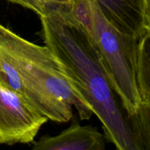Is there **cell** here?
Listing matches in <instances>:
<instances>
[{
  "label": "cell",
  "mask_w": 150,
  "mask_h": 150,
  "mask_svg": "<svg viewBox=\"0 0 150 150\" xmlns=\"http://www.w3.org/2000/svg\"><path fill=\"white\" fill-rule=\"evenodd\" d=\"M40 20L44 43L59 62L76 93L101 122L105 138L119 150H138L100 55L71 7H46Z\"/></svg>",
  "instance_id": "cell-1"
},
{
  "label": "cell",
  "mask_w": 150,
  "mask_h": 150,
  "mask_svg": "<svg viewBox=\"0 0 150 150\" xmlns=\"http://www.w3.org/2000/svg\"><path fill=\"white\" fill-rule=\"evenodd\" d=\"M0 82L56 122L70 121L73 107L81 120H89L93 114L47 45L33 43L1 23Z\"/></svg>",
  "instance_id": "cell-2"
},
{
  "label": "cell",
  "mask_w": 150,
  "mask_h": 150,
  "mask_svg": "<svg viewBox=\"0 0 150 150\" xmlns=\"http://www.w3.org/2000/svg\"><path fill=\"white\" fill-rule=\"evenodd\" d=\"M71 12L90 36L127 116L142 103L136 79L139 38L119 30L96 0H73Z\"/></svg>",
  "instance_id": "cell-3"
},
{
  "label": "cell",
  "mask_w": 150,
  "mask_h": 150,
  "mask_svg": "<svg viewBox=\"0 0 150 150\" xmlns=\"http://www.w3.org/2000/svg\"><path fill=\"white\" fill-rule=\"evenodd\" d=\"M48 118L24 97L0 82V144H29Z\"/></svg>",
  "instance_id": "cell-4"
},
{
  "label": "cell",
  "mask_w": 150,
  "mask_h": 150,
  "mask_svg": "<svg viewBox=\"0 0 150 150\" xmlns=\"http://www.w3.org/2000/svg\"><path fill=\"white\" fill-rule=\"evenodd\" d=\"M105 139L96 128L74 123L56 136H42L33 142L34 150H103Z\"/></svg>",
  "instance_id": "cell-5"
},
{
  "label": "cell",
  "mask_w": 150,
  "mask_h": 150,
  "mask_svg": "<svg viewBox=\"0 0 150 150\" xmlns=\"http://www.w3.org/2000/svg\"><path fill=\"white\" fill-rule=\"evenodd\" d=\"M108 21L119 30L140 39L142 0H96Z\"/></svg>",
  "instance_id": "cell-6"
},
{
  "label": "cell",
  "mask_w": 150,
  "mask_h": 150,
  "mask_svg": "<svg viewBox=\"0 0 150 150\" xmlns=\"http://www.w3.org/2000/svg\"><path fill=\"white\" fill-rule=\"evenodd\" d=\"M136 79L142 101L150 102V33H145L139 41Z\"/></svg>",
  "instance_id": "cell-7"
},
{
  "label": "cell",
  "mask_w": 150,
  "mask_h": 150,
  "mask_svg": "<svg viewBox=\"0 0 150 150\" xmlns=\"http://www.w3.org/2000/svg\"><path fill=\"white\" fill-rule=\"evenodd\" d=\"M127 119L138 150H150V102L142 101Z\"/></svg>",
  "instance_id": "cell-8"
},
{
  "label": "cell",
  "mask_w": 150,
  "mask_h": 150,
  "mask_svg": "<svg viewBox=\"0 0 150 150\" xmlns=\"http://www.w3.org/2000/svg\"><path fill=\"white\" fill-rule=\"evenodd\" d=\"M11 2L21 5L26 8L35 12L38 16H44L46 12V7L42 0H8Z\"/></svg>",
  "instance_id": "cell-9"
},
{
  "label": "cell",
  "mask_w": 150,
  "mask_h": 150,
  "mask_svg": "<svg viewBox=\"0 0 150 150\" xmlns=\"http://www.w3.org/2000/svg\"><path fill=\"white\" fill-rule=\"evenodd\" d=\"M142 26L143 33H150V0H142Z\"/></svg>",
  "instance_id": "cell-10"
},
{
  "label": "cell",
  "mask_w": 150,
  "mask_h": 150,
  "mask_svg": "<svg viewBox=\"0 0 150 150\" xmlns=\"http://www.w3.org/2000/svg\"><path fill=\"white\" fill-rule=\"evenodd\" d=\"M73 0H42L45 7H71Z\"/></svg>",
  "instance_id": "cell-11"
}]
</instances>
